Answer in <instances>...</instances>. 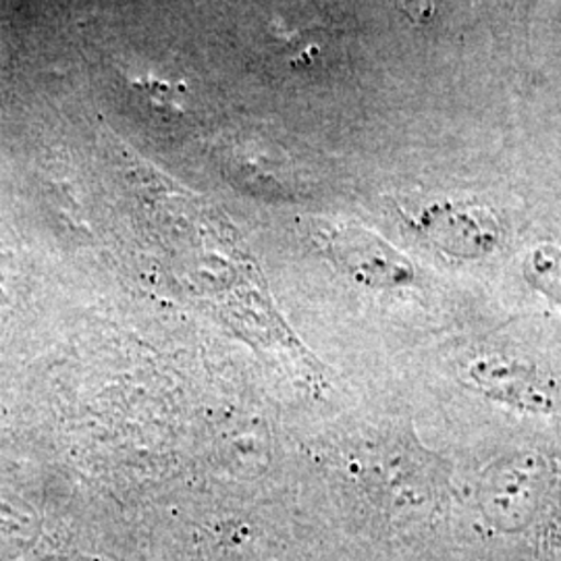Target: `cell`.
I'll return each instance as SVG.
<instances>
[{"label":"cell","instance_id":"obj_2","mask_svg":"<svg viewBox=\"0 0 561 561\" xmlns=\"http://www.w3.org/2000/svg\"><path fill=\"white\" fill-rule=\"evenodd\" d=\"M545 500V468L533 458H514L493 466L484 482L482 510L503 530H520L533 522Z\"/></svg>","mask_w":561,"mask_h":561},{"label":"cell","instance_id":"obj_4","mask_svg":"<svg viewBox=\"0 0 561 561\" xmlns=\"http://www.w3.org/2000/svg\"><path fill=\"white\" fill-rule=\"evenodd\" d=\"M333 250L356 277L373 285H408L414 266L381 240L362 231H343L333 240Z\"/></svg>","mask_w":561,"mask_h":561},{"label":"cell","instance_id":"obj_5","mask_svg":"<svg viewBox=\"0 0 561 561\" xmlns=\"http://www.w3.org/2000/svg\"><path fill=\"white\" fill-rule=\"evenodd\" d=\"M524 277L561 310V250L556 245L535 248L524 262Z\"/></svg>","mask_w":561,"mask_h":561},{"label":"cell","instance_id":"obj_1","mask_svg":"<svg viewBox=\"0 0 561 561\" xmlns=\"http://www.w3.org/2000/svg\"><path fill=\"white\" fill-rule=\"evenodd\" d=\"M468 379L484 398L514 410L558 416L561 414V381L526 362L486 356L468 366Z\"/></svg>","mask_w":561,"mask_h":561},{"label":"cell","instance_id":"obj_3","mask_svg":"<svg viewBox=\"0 0 561 561\" xmlns=\"http://www.w3.org/2000/svg\"><path fill=\"white\" fill-rule=\"evenodd\" d=\"M422 227L442 250L461 259L489 254L500 240L497 222L491 217L482 215L481 210H468L449 204L426 210Z\"/></svg>","mask_w":561,"mask_h":561}]
</instances>
